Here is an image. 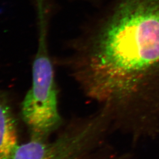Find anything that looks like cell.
Here are the masks:
<instances>
[{
    "mask_svg": "<svg viewBox=\"0 0 159 159\" xmlns=\"http://www.w3.org/2000/svg\"><path fill=\"white\" fill-rule=\"evenodd\" d=\"M74 40L68 64L114 130L159 134V0H104Z\"/></svg>",
    "mask_w": 159,
    "mask_h": 159,
    "instance_id": "6da1fadb",
    "label": "cell"
},
{
    "mask_svg": "<svg viewBox=\"0 0 159 159\" xmlns=\"http://www.w3.org/2000/svg\"><path fill=\"white\" fill-rule=\"evenodd\" d=\"M21 114L32 139H47L62 122L54 70L45 35L39 37L32 67V84L21 103Z\"/></svg>",
    "mask_w": 159,
    "mask_h": 159,
    "instance_id": "7a4b0ae2",
    "label": "cell"
},
{
    "mask_svg": "<svg viewBox=\"0 0 159 159\" xmlns=\"http://www.w3.org/2000/svg\"><path fill=\"white\" fill-rule=\"evenodd\" d=\"M111 129L102 108L54 140L32 139L20 144L14 159H81L102 142Z\"/></svg>",
    "mask_w": 159,
    "mask_h": 159,
    "instance_id": "3957f363",
    "label": "cell"
},
{
    "mask_svg": "<svg viewBox=\"0 0 159 159\" xmlns=\"http://www.w3.org/2000/svg\"><path fill=\"white\" fill-rule=\"evenodd\" d=\"M19 146L15 117L5 94L0 91V159H14Z\"/></svg>",
    "mask_w": 159,
    "mask_h": 159,
    "instance_id": "277c9868",
    "label": "cell"
},
{
    "mask_svg": "<svg viewBox=\"0 0 159 159\" xmlns=\"http://www.w3.org/2000/svg\"><path fill=\"white\" fill-rule=\"evenodd\" d=\"M84 1H87L91 3L92 4L96 6V7H98L102 4V3L103 2L104 0H84Z\"/></svg>",
    "mask_w": 159,
    "mask_h": 159,
    "instance_id": "5b68a950",
    "label": "cell"
}]
</instances>
